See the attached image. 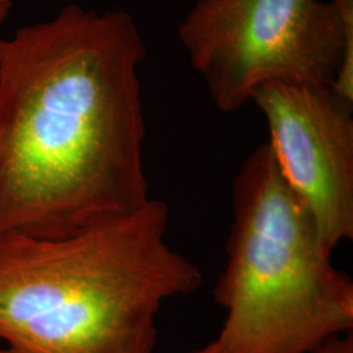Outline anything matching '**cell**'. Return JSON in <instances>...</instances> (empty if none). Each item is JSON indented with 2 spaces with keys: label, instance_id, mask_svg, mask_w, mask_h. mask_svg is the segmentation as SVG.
I'll return each instance as SVG.
<instances>
[{
  "label": "cell",
  "instance_id": "cell-6",
  "mask_svg": "<svg viewBox=\"0 0 353 353\" xmlns=\"http://www.w3.org/2000/svg\"><path fill=\"white\" fill-rule=\"evenodd\" d=\"M314 353H353L352 332L328 341Z\"/></svg>",
  "mask_w": 353,
  "mask_h": 353
},
{
  "label": "cell",
  "instance_id": "cell-4",
  "mask_svg": "<svg viewBox=\"0 0 353 353\" xmlns=\"http://www.w3.org/2000/svg\"><path fill=\"white\" fill-rule=\"evenodd\" d=\"M178 33L225 113L270 81L328 84L353 102V0H196Z\"/></svg>",
  "mask_w": 353,
  "mask_h": 353
},
{
  "label": "cell",
  "instance_id": "cell-1",
  "mask_svg": "<svg viewBox=\"0 0 353 353\" xmlns=\"http://www.w3.org/2000/svg\"><path fill=\"white\" fill-rule=\"evenodd\" d=\"M132 17L65 7L0 37V236L63 239L147 205Z\"/></svg>",
  "mask_w": 353,
  "mask_h": 353
},
{
  "label": "cell",
  "instance_id": "cell-8",
  "mask_svg": "<svg viewBox=\"0 0 353 353\" xmlns=\"http://www.w3.org/2000/svg\"><path fill=\"white\" fill-rule=\"evenodd\" d=\"M189 353H220V351H219V348H217V344L214 343V341H210L208 344L203 345L201 348L194 350V351H191V352Z\"/></svg>",
  "mask_w": 353,
  "mask_h": 353
},
{
  "label": "cell",
  "instance_id": "cell-3",
  "mask_svg": "<svg viewBox=\"0 0 353 353\" xmlns=\"http://www.w3.org/2000/svg\"><path fill=\"white\" fill-rule=\"evenodd\" d=\"M227 265L214 288L220 353H314L352 332L353 281L338 270L270 145L245 159L232 189Z\"/></svg>",
  "mask_w": 353,
  "mask_h": 353
},
{
  "label": "cell",
  "instance_id": "cell-5",
  "mask_svg": "<svg viewBox=\"0 0 353 353\" xmlns=\"http://www.w3.org/2000/svg\"><path fill=\"white\" fill-rule=\"evenodd\" d=\"M252 101L267 121L279 172L334 252L353 239V102L328 84L270 81Z\"/></svg>",
  "mask_w": 353,
  "mask_h": 353
},
{
  "label": "cell",
  "instance_id": "cell-7",
  "mask_svg": "<svg viewBox=\"0 0 353 353\" xmlns=\"http://www.w3.org/2000/svg\"><path fill=\"white\" fill-rule=\"evenodd\" d=\"M12 8V0H0V26Z\"/></svg>",
  "mask_w": 353,
  "mask_h": 353
},
{
  "label": "cell",
  "instance_id": "cell-2",
  "mask_svg": "<svg viewBox=\"0 0 353 353\" xmlns=\"http://www.w3.org/2000/svg\"><path fill=\"white\" fill-rule=\"evenodd\" d=\"M169 214L151 199L63 239L0 236V353H154L163 305L203 281Z\"/></svg>",
  "mask_w": 353,
  "mask_h": 353
}]
</instances>
